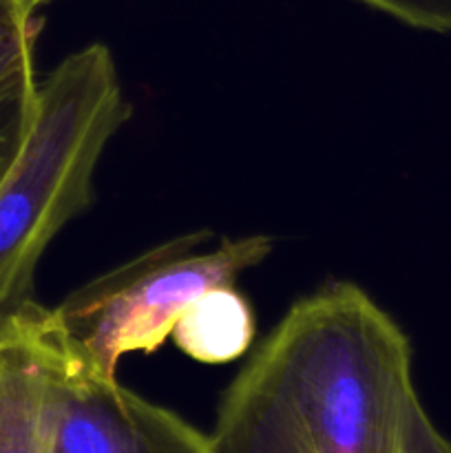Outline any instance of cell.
Returning <instances> with one entry per match:
<instances>
[{"mask_svg": "<svg viewBox=\"0 0 451 453\" xmlns=\"http://www.w3.org/2000/svg\"><path fill=\"white\" fill-rule=\"evenodd\" d=\"M423 410L411 345L352 283L290 308L230 383L212 453H394Z\"/></svg>", "mask_w": 451, "mask_h": 453, "instance_id": "obj_1", "label": "cell"}, {"mask_svg": "<svg viewBox=\"0 0 451 453\" xmlns=\"http://www.w3.org/2000/svg\"><path fill=\"white\" fill-rule=\"evenodd\" d=\"M131 118L104 44L71 53L38 88L34 122L0 181V314L31 299L35 265L93 202V173Z\"/></svg>", "mask_w": 451, "mask_h": 453, "instance_id": "obj_2", "label": "cell"}, {"mask_svg": "<svg viewBox=\"0 0 451 453\" xmlns=\"http://www.w3.org/2000/svg\"><path fill=\"white\" fill-rule=\"evenodd\" d=\"M210 230L181 234L93 279L53 308L71 363L87 374L118 379L128 354H153L203 292L234 279L272 252V239L243 237L212 250Z\"/></svg>", "mask_w": 451, "mask_h": 453, "instance_id": "obj_3", "label": "cell"}, {"mask_svg": "<svg viewBox=\"0 0 451 453\" xmlns=\"http://www.w3.org/2000/svg\"><path fill=\"white\" fill-rule=\"evenodd\" d=\"M69 349L53 308L0 314V453H53Z\"/></svg>", "mask_w": 451, "mask_h": 453, "instance_id": "obj_4", "label": "cell"}, {"mask_svg": "<svg viewBox=\"0 0 451 453\" xmlns=\"http://www.w3.org/2000/svg\"><path fill=\"white\" fill-rule=\"evenodd\" d=\"M53 453H212V445L175 411L137 396L118 379L78 370L69 357Z\"/></svg>", "mask_w": 451, "mask_h": 453, "instance_id": "obj_5", "label": "cell"}, {"mask_svg": "<svg viewBox=\"0 0 451 453\" xmlns=\"http://www.w3.org/2000/svg\"><path fill=\"white\" fill-rule=\"evenodd\" d=\"M35 35L34 13L13 0H0V181L25 144L38 104Z\"/></svg>", "mask_w": 451, "mask_h": 453, "instance_id": "obj_6", "label": "cell"}, {"mask_svg": "<svg viewBox=\"0 0 451 453\" xmlns=\"http://www.w3.org/2000/svg\"><path fill=\"white\" fill-rule=\"evenodd\" d=\"M255 312L234 286L203 292L172 327L175 345L199 363L221 365L241 357L255 339Z\"/></svg>", "mask_w": 451, "mask_h": 453, "instance_id": "obj_7", "label": "cell"}, {"mask_svg": "<svg viewBox=\"0 0 451 453\" xmlns=\"http://www.w3.org/2000/svg\"><path fill=\"white\" fill-rule=\"evenodd\" d=\"M416 29L451 34V0H363Z\"/></svg>", "mask_w": 451, "mask_h": 453, "instance_id": "obj_8", "label": "cell"}, {"mask_svg": "<svg viewBox=\"0 0 451 453\" xmlns=\"http://www.w3.org/2000/svg\"><path fill=\"white\" fill-rule=\"evenodd\" d=\"M394 453H451V441L432 423L423 407L414 416L409 429Z\"/></svg>", "mask_w": 451, "mask_h": 453, "instance_id": "obj_9", "label": "cell"}, {"mask_svg": "<svg viewBox=\"0 0 451 453\" xmlns=\"http://www.w3.org/2000/svg\"><path fill=\"white\" fill-rule=\"evenodd\" d=\"M13 3L20 4L27 13H34L35 16V12H38L40 7H44L47 3H51V0H13Z\"/></svg>", "mask_w": 451, "mask_h": 453, "instance_id": "obj_10", "label": "cell"}]
</instances>
